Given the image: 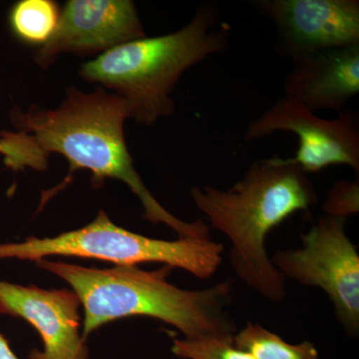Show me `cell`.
Returning a JSON list of instances; mask_svg holds the SVG:
<instances>
[{
    "label": "cell",
    "mask_w": 359,
    "mask_h": 359,
    "mask_svg": "<svg viewBox=\"0 0 359 359\" xmlns=\"http://www.w3.org/2000/svg\"><path fill=\"white\" fill-rule=\"evenodd\" d=\"M257 6L275 23L278 52L292 61L359 44L358 0H264Z\"/></svg>",
    "instance_id": "ba28073f"
},
{
    "label": "cell",
    "mask_w": 359,
    "mask_h": 359,
    "mask_svg": "<svg viewBox=\"0 0 359 359\" xmlns=\"http://www.w3.org/2000/svg\"><path fill=\"white\" fill-rule=\"evenodd\" d=\"M0 359H20L11 348L8 339L0 332Z\"/></svg>",
    "instance_id": "2e32d148"
},
{
    "label": "cell",
    "mask_w": 359,
    "mask_h": 359,
    "mask_svg": "<svg viewBox=\"0 0 359 359\" xmlns=\"http://www.w3.org/2000/svg\"><path fill=\"white\" fill-rule=\"evenodd\" d=\"M145 36L136 6L129 0H70L35 61L46 67L63 53L105 52Z\"/></svg>",
    "instance_id": "30bf717a"
},
{
    "label": "cell",
    "mask_w": 359,
    "mask_h": 359,
    "mask_svg": "<svg viewBox=\"0 0 359 359\" xmlns=\"http://www.w3.org/2000/svg\"><path fill=\"white\" fill-rule=\"evenodd\" d=\"M346 218L321 217L302 247L278 250L271 263L285 280L320 287L334 304L335 316L348 337L359 334V255L346 235Z\"/></svg>",
    "instance_id": "8992f818"
},
{
    "label": "cell",
    "mask_w": 359,
    "mask_h": 359,
    "mask_svg": "<svg viewBox=\"0 0 359 359\" xmlns=\"http://www.w3.org/2000/svg\"><path fill=\"white\" fill-rule=\"evenodd\" d=\"M283 81L285 98L311 112H344L359 93V44L327 49L294 59Z\"/></svg>",
    "instance_id": "8fae6325"
},
{
    "label": "cell",
    "mask_w": 359,
    "mask_h": 359,
    "mask_svg": "<svg viewBox=\"0 0 359 359\" xmlns=\"http://www.w3.org/2000/svg\"><path fill=\"white\" fill-rule=\"evenodd\" d=\"M229 23L219 21L212 4L201 6L178 32L143 37L113 47L85 63L80 76L115 90L128 117L141 125L173 115L172 92L187 70L228 48Z\"/></svg>",
    "instance_id": "277c9868"
},
{
    "label": "cell",
    "mask_w": 359,
    "mask_h": 359,
    "mask_svg": "<svg viewBox=\"0 0 359 359\" xmlns=\"http://www.w3.org/2000/svg\"><path fill=\"white\" fill-rule=\"evenodd\" d=\"M276 132L294 133L299 139L292 160L304 173H318L344 165L359 174V124L355 113L344 111L334 119H323L297 101L283 98L250 122L245 141Z\"/></svg>",
    "instance_id": "52a82bcc"
},
{
    "label": "cell",
    "mask_w": 359,
    "mask_h": 359,
    "mask_svg": "<svg viewBox=\"0 0 359 359\" xmlns=\"http://www.w3.org/2000/svg\"><path fill=\"white\" fill-rule=\"evenodd\" d=\"M81 306L72 290H45L0 280V314L22 318L39 332L42 351L29 359H90L80 332Z\"/></svg>",
    "instance_id": "9c48e42d"
},
{
    "label": "cell",
    "mask_w": 359,
    "mask_h": 359,
    "mask_svg": "<svg viewBox=\"0 0 359 359\" xmlns=\"http://www.w3.org/2000/svg\"><path fill=\"white\" fill-rule=\"evenodd\" d=\"M59 18L58 7L51 0H22L13 7L11 22L23 41L44 45L55 32Z\"/></svg>",
    "instance_id": "4fadbf2b"
},
{
    "label": "cell",
    "mask_w": 359,
    "mask_h": 359,
    "mask_svg": "<svg viewBox=\"0 0 359 359\" xmlns=\"http://www.w3.org/2000/svg\"><path fill=\"white\" fill-rule=\"evenodd\" d=\"M128 117L126 104L117 94L103 89L83 93L72 88L55 109H16L14 125L33 154L46 169L47 156L62 155L69 162L68 180L77 170H88L96 186L106 179H116L129 187L143 205L144 219L164 224L179 238H211V230L202 219L187 223L167 211L156 200L135 169L124 137Z\"/></svg>",
    "instance_id": "6da1fadb"
},
{
    "label": "cell",
    "mask_w": 359,
    "mask_h": 359,
    "mask_svg": "<svg viewBox=\"0 0 359 359\" xmlns=\"http://www.w3.org/2000/svg\"><path fill=\"white\" fill-rule=\"evenodd\" d=\"M224 245L212 238L158 240L127 231L100 211L91 223L52 238L30 237L0 244V259L36 262L48 257H73L109 262L116 266L159 263L208 280L223 261Z\"/></svg>",
    "instance_id": "5b68a950"
},
{
    "label": "cell",
    "mask_w": 359,
    "mask_h": 359,
    "mask_svg": "<svg viewBox=\"0 0 359 359\" xmlns=\"http://www.w3.org/2000/svg\"><path fill=\"white\" fill-rule=\"evenodd\" d=\"M191 197L211 228L230 241L231 266L238 278L268 301H285L287 280L271 263L266 238L295 212L318 204L308 174L292 158H266L252 163L229 190L194 187Z\"/></svg>",
    "instance_id": "7a4b0ae2"
},
{
    "label": "cell",
    "mask_w": 359,
    "mask_h": 359,
    "mask_svg": "<svg viewBox=\"0 0 359 359\" xmlns=\"http://www.w3.org/2000/svg\"><path fill=\"white\" fill-rule=\"evenodd\" d=\"M171 351L181 359H255L233 340L219 339H174Z\"/></svg>",
    "instance_id": "5bb4252c"
},
{
    "label": "cell",
    "mask_w": 359,
    "mask_h": 359,
    "mask_svg": "<svg viewBox=\"0 0 359 359\" xmlns=\"http://www.w3.org/2000/svg\"><path fill=\"white\" fill-rule=\"evenodd\" d=\"M233 344L255 359H320L313 342L290 344L261 325L248 323L233 337Z\"/></svg>",
    "instance_id": "7c38bea8"
},
{
    "label": "cell",
    "mask_w": 359,
    "mask_h": 359,
    "mask_svg": "<svg viewBox=\"0 0 359 359\" xmlns=\"http://www.w3.org/2000/svg\"><path fill=\"white\" fill-rule=\"evenodd\" d=\"M37 268L65 280L84 309L82 337L120 318L145 316L173 325L184 339L233 340L237 325L229 313L231 283L205 290H183L168 282L171 266L145 271L138 266L86 268L40 259Z\"/></svg>",
    "instance_id": "3957f363"
},
{
    "label": "cell",
    "mask_w": 359,
    "mask_h": 359,
    "mask_svg": "<svg viewBox=\"0 0 359 359\" xmlns=\"http://www.w3.org/2000/svg\"><path fill=\"white\" fill-rule=\"evenodd\" d=\"M327 216L348 218L359 212V180L337 182L323 205Z\"/></svg>",
    "instance_id": "9a60e30c"
}]
</instances>
